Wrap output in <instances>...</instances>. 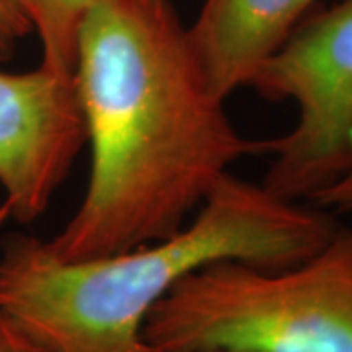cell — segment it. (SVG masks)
<instances>
[{"mask_svg":"<svg viewBox=\"0 0 352 352\" xmlns=\"http://www.w3.org/2000/svg\"><path fill=\"white\" fill-rule=\"evenodd\" d=\"M73 80L90 175L73 217L45 241L61 261L170 237L239 159L268 153L231 124L170 0H98L78 30Z\"/></svg>","mask_w":352,"mask_h":352,"instance_id":"obj_1","label":"cell"},{"mask_svg":"<svg viewBox=\"0 0 352 352\" xmlns=\"http://www.w3.org/2000/svg\"><path fill=\"white\" fill-rule=\"evenodd\" d=\"M339 229L335 215L226 175L170 237L135 249L61 261L45 241L14 235L0 249V311L55 352H157L145 319L176 282L217 261L286 268Z\"/></svg>","mask_w":352,"mask_h":352,"instance_id":"obj_2","label":"cell"},{"mask_svg":"<svg viewBox=\"0 0 352 352\" xmlns=\"http://www.w3.org/2000/svg\"><path fill=\"white\" fill-rule=\"evenodd\" d=\"M143 337L157 352H352V226L286 268L217 261L190 272Z\"/></svg>","mask_w":352,"mask_h":352,"instance_id":"obj_3","label":"cell"},{"mask_svg":"<svg viewBox=\"0 0 352 352\" xmlns=\"http://www.w3.org/2000/svg\"><path fill=\"white\" fill-rule=\"evenodd\" d=\"M247 88L298 110L286 135L268 139L264 188L309 201L339 180L352 166V0L309 14Z\"/></svg>","mask_w":352,"mask_h":352,"instance_id":"obj_4","label":"cell"},{"mask_svg":"<svg viewBox=\"0 0 352 352\" xmlns=\"http://www.w3.org/2000/svg\"><path fill=\"white\" fill-rule=\"evenodd\" d=\"M87 129L73 75L39 65L0 71V186L4 212L32 223L71 175Z\"/></svg>","mask_w":352,"mask_h":352,"instance_id":"obj_5","label":"cell"},{"mask_svg":"<svg viewBox=\"0 0 352 352\" xmlns=\"http://www.w3.org/2000/svg\"><path fill=\"white\" fill-rule=\"evenodd\" d=\"M323 0H204L188 39L201 73L227 100Z\"/></svg>","mask_w":352,"mask_h":352,"instance_id":"obj_6","label":"cell"},{"mask_svg":"<svg viewBox=\"0 0 352 352\" xmlns=\"http://www.w3.org/2000/svg\"><path fill=\"white\" fill-rule=\"evenodd\" d=\"M98 0H22L32 32L39 38L41 67L73 75L78 30Z\"/></svg>","mask_w":352,"mask_h":352,"instance_id":"obj_7","label":"cell"},{"mask_svg":"<svg viewBox=\"0 0 352 352\" xmlns=\"http://www.w3.org/2000/svg\"><path fill=\"white\" fill-rule=\"evenodd\" d=\"M32 34L22 0H0V63L10 61L20 41Z\"/></svg>","mask_w":352,"mask_h":352,"instance_id":"obj_8","label":"cell"},{"mask_svg":"<svg viewBox=\"0 0 352 352\" xmlns=\"http://www.w3.org/2000/svg\"><path fill=\"white\" fill-rule=\"evenodd\" d=\"M0 352H55L8 314L0 311Z\"/></svg>","mask_w":352,"mask_h":352,"instance_id":"obj_9","label":"cell"},{"mask_svg":"<svg viewBox=\"0 0 352 352\" xmlns=\"http://www.w3.org/2000/svg\"><path fill=\"white\" fill-rule=\"evenodd\" d=\"M309 204L323 208L331 214H352V166L339 180L314 196Z\"/></svg>","mask_w":352,"mask_h":352,"instance_id":"obj_10","label":"cell"},{"mask_svg":"<svg viewBox=\"0 0 352 352\" xmlns=\"http://www.w3.org/2000/svg\"><path fill=\"white\" fill-rule=\"evenodd\" d=\"M201 352H231V351H201Z\"/></svg>","mask_w":352,"mask_h":352,"instance_id":"obj_11","label":"cell"}]
</instances>
